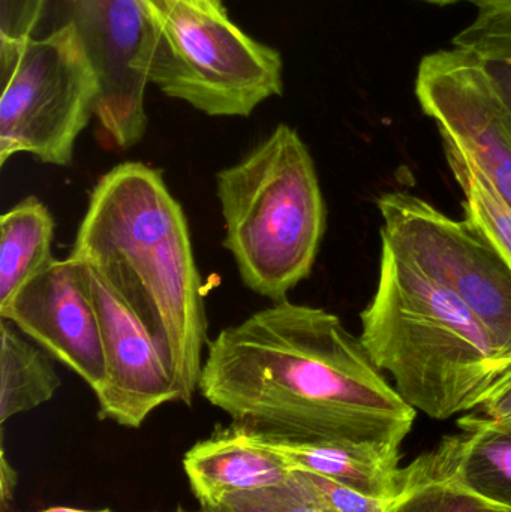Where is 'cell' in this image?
<instances>
[{
  "label": "cell",
  "mask_w": 511,
  "mask_h": 512,
  "mask_svg": "<svg viewBox=\"0 0 511 512\" xmlns=\"http://www.w3.org/2000/svg\"><path fill=\"white\" fill-rule=\"evenodd\" d=\"M251 433L261 447L281 457L291 472L318 475L386 501H393L401 492L399 451L371 445L296 441L254 430Z\"/></svg>",
  "instance_id": "cell-14"
},
{
  "label": "cell",
  "mask_w": 511,
  "mask_h": 512,
  "mask_svg": "<svg viewBox=\"0 0 511 512\" xmlns=\"http://www.w3.org/2000/svg\"><path fill=\"white\" fill-rule=\"evenodd\" d=\"M293 478L323 512H390L392 507L393 501L371 498L308 472H293Z\"/></svg>",
  "instance_id": "cell-21"
},
{
  "label": "cell",
  "mask_w": 511,
  "mask_h": 512,
  "mask_svg": "<svg viewBox=\"0 0 511 512\" xmlns=\"http://www.w3.org/2000/svg\"><path fill=\"white\" fill-rule=\"evenodd\" d=\"M84 265L104 351L105 379L95 391L99 418L138 429L159 406L180 402L179 390L140 319L98 271Z\"/></svg>",
  "instance_id": "cell-11"
},
{
  "label": "cell",
  "mask_w": 511,
  "mask_h": 512,
  "mask_svg": "<svg viewBox=\"0 0 511 512\" xmlns=\"http://www.w3.org/2000/svg\"><path fill=\"white\" fill-rule=\"evenodd\" d=\"M416 95L444 146L462 153L511 210V123L476 60L459 48L428 54Z\"/></svg>",
  "instance_id": "cell-9"
},
{
  "label": "cell",
  "mask_w": 511,
  "mask_h": 512,
  "mask_svg": "<svg viewBox=\"0 0 511 512\" xmlns=\"http://www.w3.org/2000/svg\"><path fill=\"white\" fill-rule=\"evenodd\" d=\"M60 381L48 352L24 340L8 319L0 321V423L53 399Z\"/></svg>",
  "instance_id": "cell-16"
},
{
  "label": "cell",
  "mask_w": 511,
  "mask_h": 512,
  "mask_svg": "<svg viewBox=\"0 0 511 512\" xmlns=\"http://www.w3.org/2000/svg\"><path fill=\"white\" fill-rule=\"evenodd\" d=\"M216 512H323L294 481L293 472L284 486L254 492L234 493L222 501Z\"/></svg>",
  "instance_id": "cell-20"
},
{
  "label": "cell",
  "mask_w": 511,
  "mask_h": 512,
  "mask_svg": "<svg viewBox=\"0 0 511 512\" xmlns=\"http://www.w3.org/2000/svg\"><path fill=\"white\" fill-rule=\"evenodd\" d=\"M390 512H511L438 478L416 477L401 469V492Z\"/></svg>",
  "instance_id": "cell-19"
},
{
  "label": "cell",
  "mask_w": 511,
  "mask_h": 512,
  "mask_svg": "<svg viewBox=\"0 0 511 512\" xmlns=\"http://www.w3.org/2000/svg\"><path fill=\"white\" fill-rule=\"evenodd\" d=\"M176 512H186V511H183V510H179V511H176ZM201 512H216V511H213V510H206V508H204L203 511Z\"/></svg>",
  "instance_id": "cell-28"
},
{
  "label": "cell",
  "mask_w": 511,
  "mask_h": 512,
  "mask_svg": "<svg viewBox=\"0 0 511 512\" xmlns=\"http://www.w3.org/2000/svg\"><path fill=\"white\" fill-rule=\"evenodd\" d=\"M444 153L465 195V219L491 242L511 268V210L462 153L450 146H444Z\"/></svg>",
  "instance_id": "cell-18"
},
{
  "label": "cell",
  "mask_w": 511,
  "mask_h": 512,
  "mask_svg": "<svg viewBox=\"0 0 511 512\" xmlns=\"http://www.w3.org/2000/svg\"><path fill=\"white\" fill-rule=\"evenodd\" d=\"M77 27L98 72L95 116L107 140L131 149L147 129L144 95L156 30L147 0H51ZM51 6V5H50Z\"/></svg>",
  "instance_id": "cell-8"
},
{
  "label": "cell",
  "mask_w": 511,
  "mask_h": 512,
  "mask_svg": "<svg viewBox=\"0 0 511 512\" xmlns=\"http://www.w3.org/2000/svg\"><path fill=\"white\" fill-rule=\"evenodd\" d=\"M224 248L242 282L273 303L311 276L326 231L314 159L296 129L279 125L242 161L216 174Z\"/></svg>",
  "instance_id": "cell-4"
},
{
  "label": "cell",
  "mask_w": 511,
  "mask_h": 512,
  "mask_svg": "<svg viewBox=\"0 0 511 512\" xmlns=\"http://www.w3.org/2000/svg\"><path fill=\"white\" fill-rule=\"evenodd\" d=\"M189 5L197 6V8L207 9V11L221 12V14H228L222 0H183Z\"/></svg>",
  "instance_id": "cell-25"
},
{
  "label": "cell",
  "mask_w": 511,
  "mask_h": 512,
  "mask_svg": "<svg viewBox=\"0 0 511 512\" xmlns=\"http://www.w3.org/2000/svg\"><path fill=\"white\" fill-rule=\"evenodd\" d=\"M0 63V167L18 153L69 167L101 95L77 27L63 23L45 36H0Z\"/></svg>",
  "instance_id": "cell-6"
},
{
  "label": "cell",
  "mask_w": 511,
  "mask_h": 512,
  "mask_svg": "<svg viewBox=\"0 0 511 512\" xmlns=\"http://www.w3.org/2000/svg\"><path fill=\"white\" fill-rule=\"evenodd\" d=\"M0 318L77 373L93 393L99 390L105 379L101 325L83 262L53 259L21 286Z\"/></svg>",
  "instance_id": "cell-10"
},
{
  "label": "cell",
  "mask_w": 511,
  "mask_h": 512,
  "mask_svg": "<svg viewBox=\"0 0 511 512\" xmlns=\"http://www.w3.org/2000/svg\"><path fill=\"white\" fill-rule=\"evenodd\" d=\"M54 222L48 207L27 197L0 218V310L51 261Z\"/></svg>",
  "instance_id": "cell-15"
},
{
  "label": "cell",
  "mask_w": 511,
  "mask_h": 512,
  "mask_svg": "<svg viewBox=\"0 0 511 512\" xmlns=\"http://www.w3.org/2000/svg\"><path fill=\"white\" fill-rule=\"evenodd\" d=\"M381 240L453 292L511 358V268L470 221L405 191L378 200Z\"/></svg>",
  "instance_id": "cell-7"
},
{
  "label": "cell",
  "mask_w": 511,
  "mask_h": 512,
  "mask_svg": "<svg viewBox=\"0 0 511 512\" xmlns=\"http://www.w3.org/2000/svg\"><path fill=\"white\" fill-rule=\"evenodd\" d=\"M41 512H111L110 510H101V511H84V510H74V508H50V510H45Z\"/></svg>",
  "instance_id": "cell-27"
},
{
  "label": "cell",
  "mask_w": 511,
  "mask_h": 512,
  "mask_svg": "<svg viewBox=\"0 0 511 512\" xmlns=\"http://www.w3.org/2000/svg\"><path fill=\"white\" fill-rule=\"evenodd\" d=\"M156 38L149 81L213 117H248L282 95L281 54L255 41L228 14L183 0H147Z\"/></svg>",
  "instance_id": "cell-5"
},
{
  "label": "cell",
  "mask_w": 511,
  "mask_h": 512,
  "mask_svg": "<svg viewBox=\"0 0 511 512\" xmlns=\"http://www.w3.org/2000/svg\"><path fill=\"white\" fill-rule=\"evenodd\" d=\"M206 351L201 396L254 432L399 451L416 420L360 337L320 307L278 301Z\"/></svg>",
  "instance_id": "cell-1"
},
{
  "label": "cell",
  "mask_w": 511,
  "mask_h": 512,
  "mask_svg": "<svg viewBox=\"0 0 511 512\" xmlns=\"http://www.w3.org/2000/svg\"><path fill=\"white\" fill-rule=\"evenodd\" d=\"M360 319L375 366L434 420L479 409L511 373V358L476 315L386 240L377 291Z\"/></svg>",
  "instance_id": "cell-3"
},
{
  "label": "cell",
  "mask_w": 511,
  "mask_h": 512,
  "mask_svg": "<svg viewBox=\"0 0 511 512\" xmlns=\"http://www.w3.org/2000/svg\"><path fill=\"white\" fill-rule=\"evenodd\" d=\"M452 44L476 60L511 123V2L480 6Z\"/></svg>",
  "instance_id": "cell-17"
},
{
  "label": "cell",
  "mask_w": 511,
  "mask_h": 512,
  "mask_svg": "<svg viewBox=\"0 0 511 512\" xmlns=\"http://www.w3.org/2000/svg\"><path fill=\"white\" fill-rule=\"evenodd\" d=\"M459 433L414 460L405 471L450 481L473 495L511 508V420L480 414L458 421Z\"/></svg>",
  "instance_id": "cell-12"
},
{
  "label": "cell",
  "mask_w": 511,
  "mask_h": 512,
  "mask_svg": "<svg viewBox=\"0 0 511 512\" xmlns=\"http://www.w3.org/2000/svg\"><path fill=\"white\" fill-rule=\"evenodd\" d=\"M425 2L429 3H435V5H452V3H458V2H471L474 3V5H477V8H480V6L485 5H495V3H507L511 2V0H425Z\"/></svg>",
  "instance_id": "cell-26"
},
{
  "label": "cell",
  "mask_w": 511,
  "mask_h": 512,
  "mask_svg": "<svg viewBox=\"0 0 511 512\" xmlns=\"http://www.w3.org/2000/svg\"><path fill=\"white\" fill-rule=\"evenodd\" d=\"M479 412L491 420H511V373L495 393L480 406Z\"/></svg>",
  "instance_id": "cell-23"
},
{
  "label": "cell",
  "mask_w": 511,
  "mask_h": 512,
  "mask_svg": "<svg viewBox=\"0 0 511 512\" xmlns=\"http://www.w3.org/2000/svg\"><path fill=\"white\" fill-rule=\"evenodd\" d=\"M69 256L98 271L140 319L191 406L209 322L188 219L161 170L123 162L105 173Z\"/></svg>",
  "instance_id": "cell-2"
},
{
  "label": "cell",
  "mask_w": 511,
  "mask_h": 512,
  "mask_svg": "<svg viewBox=\"0 0 511 512\" xmlns=\"http://www.w3.org/2000/svg\"><path fill=\"white\" fill-rule=\"evenodd\" d=\"M50 5L51 0H0V36L35 35Z\"/></svg>",
  "instance_id": "cell-22"
},
{
  "label": "cell",
  "mask_w": 511,
  "mask_h": 512,
  "mask_svg": "<svg viewBox=\"0 0 511 512\" xmlns=\"http://www.w3.org/2000/svg\"><path fill=\"white\" fill-rule=\"evenodd\" d=\"M183 469L206 510H216L234 493L284 486L291 477L281 457L236 424L195 444L183 457Z\"/></svg>",
  "instance_id": "cell-13"
},
{
  "label": "cell",
  "mask_w": 511,
  "mask_h": 512,
  "mask_svg": "<svg viewBox=\"0 0 511 512\" xmlns=\"http://www.w3.org/2000/svg\"><path fill=\"white\" fill-rule=\"evenodd\" d=\"M15 481H17V475H15L14 469L9 466L8 460H6L5 451L2 450V504L5 507L11 499L12 492H14Z\"/></svg>",
  "instance_id": "cell-24"
}]
</instances>
